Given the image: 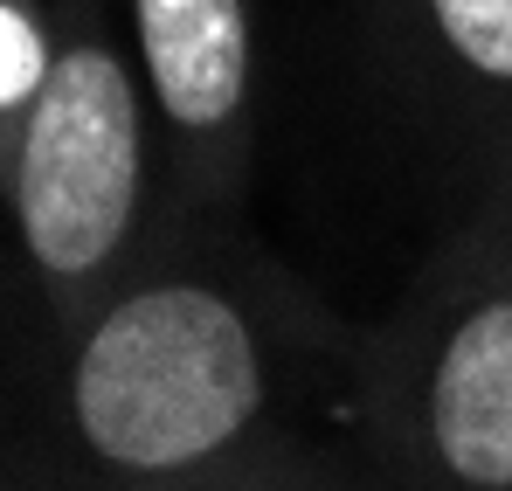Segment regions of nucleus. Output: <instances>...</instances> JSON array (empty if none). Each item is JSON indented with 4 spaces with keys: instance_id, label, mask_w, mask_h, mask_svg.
I'll list each match as a JSON object with an SVG mask.
<instances>
[{
    "instance_id": "obj_1",
    "label": "nucleus",
    "mask_w": 512,
    "mask_h": 491,
    "mask_svg": "<svg viewBox=\"0 0 512 491\" xmlns=\"http://www.w3.org/2000/svg\"><path fill=\"white\" fill-rule=\"evenodd\" d=\"M353 326L256 256L229 215L187 208L70 339L0 429L97 491H236L305 450L284 388L346 367Z\"/></svg>"
},
{
    "instance_id": "obj_2",
    "label": "nucleus",
    "mask_w": 512,
    "mask_h": 491,
    "mask_svg": "<svg viewBox=\"0 0 512 491\" xmlns=\"http://www.w3.org/2000/svg\"><path fill=\"white\" fill-rule=\"evenodd\" d=\"M0 208L56 339H70L187 222L146 77L104 28V0L63 14V42L14 139Z\"/></svg>"
},
{
    "instance_id": "obj_3",
    "label": "nucleus",
    "mask_w": 512,
    "mask_h": 491,
    "mask_svg": "<svg viewBox=\"0 0 512 491\" xmlns=\"http://www.w3.org/2000/svg\"><path fill=\"white\" fill-rule=\"evenodd\" d=\"M346 409L388 491H512V201L457 215L409 298L353 332Z\"/></svg>"
},
{
    "instance_id": "obj_4",
    "label": "nucleus",
    "mask_w": 512,
    "mask_h": 491,
    "mask_svg": "<svg viewBox=\"0 0 512 491\" xmlns=\"http://www.w3.org/2000/svg\"><path fill=\"white\" fill-rule=\"evenodd\" d=\"M353 49L450 222L512 201V0H353Z\"/></svg>"
},
{
    "instance_id": "obj_5",
    "label": "nucleus",
    "mask_w": 512,
    "mask_h": 491,
    "mask_svg": "<svg viewBox=\"0 0 512 491\" xmlns=\"http://www.w3.org/2000/svg\"><path fill=\"white\" fill-rule=\"evenodd\" d=\"M125 14L180 208L236 215L256 146L250 0H125Z\"/></svg>"
},
{
    "instance_id": "obj_6",
    "label": "nucleus",
    "mask_w": 512,
    "mask_h": 491,
    "mask_svg": "<svg viewBox=\"0 0 512 491\" xmlns=\"http://www.w3.org/2000/svg\"><path fill=\"white\" fill-rule=\"evenodd\" d=\"M56 42H63L56 7L0 0V194H7V173H14V139L28 125V104H35V90L56 63Z\"/></svg>"
},
{
    "instance_id": "obj_7",
    "label": "nucleus",
    "mask_w": 512,
    "mask_h": 491,
    "mask_svg": "<svg viewBox=\"0 0 512 491\" xmlns=\"http://www.w3.org/2000/svg\"><path fill=\"white\" fill-rule=\"evenodd\" d=\"M0 222H7V208H0ZM49 353H56V326L42 312V291H35L21 249L7 243L0 249V422L21 409V395L35 388Z\"/></svg>"
},
{
    "instance_id": "obj_8",
    "label": "nucleus",
    "mask_w": 512,
    "mask_h": 491,
    "mask_svg": "<svg viewBox=\"0 0 512 491\" xmlns=\"http://www.w3.org/2000/svg\"><path fill=\"white\" fill-rule=\"evenodd\" d=\"M236 491H388V478L360 457V443H346V450L305 443V450H291L284 464H270L263 478H250Z\"/></svg>"
},
{
    "instance_id": "obj_9",
    "label": "nucleus",
    "mask_w": 512,
    "mask_h": 491,
    "mask_svg": "<svg viewBox=\"0 0 512 491\" xmlns=\"http://www.w3.org/2000/svg\"><path fill=\"white\" fill-rule=\"evenodd\" d=\"M0 491H97V485L77 478V471H63L56 457H42L35 443L0 429Z\"/></svg>"
},
{
    "instance_id": "obj_10",
    "label": "nucleus",
    "mask_w": 512,
    "mask_h": 491,
    "mask_svg": "<svg viewBox=\"0 0 512 491\" xmlns=\"http://www.w3.org/2000/svg\"><path fill=\"white\" fill-rule=\"evenodd\" d=\"M35 7H56V14H77L84 0H35Z\"/></svg>"
}]
</instances>
